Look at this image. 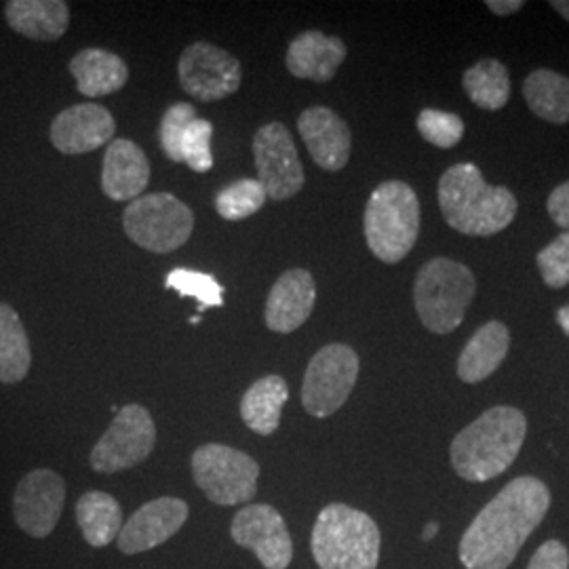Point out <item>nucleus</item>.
<instances>
[{
    "mask_svg": "<svg viewBox=\"0 0 569 569\" xmlns=\"http://www.w3.org/2000/svg\"><path fill=\"white\" fill-rule=\"evenodd\" d=\"M550 509V491L536 477L512 479L460 540V561L467 569H507Z\"/></svg>",
    "mask_w": 569,
    "mask_h": 569,
    "instance_id": "nucleus-1",
    "label": "nucleus"
},
{
    "mask_svg": "<svg viewBox=\"0 0 569 569\" xmlns=\"http://www.w3.org/2000/svg\"><path fill=\"white\" fill-rule=\"evenodd\" d=\"M528 435L526 413L517 407H491L462 428L449 448L451 467L470 483H486L509 470Z\"/></svg>",
    "mask_w": 569,
    "mask_h": 569,
    "instance_id": "nucleus-2",
    "label": "nucleus"
},
{
    "mask_svg": "<svg viewBox=\"0 0 569 569\" xmlns=\"http://www.w3.org/2000/svg\"><path fill=\"white\" fill-rule=\"evenodd\" d=\"M439 207L443 220L467 237H493L509 228L517 216V199L505 186L486 182L472 163L449 167L439 180Z\"/></svg>",
    "mask_w": 569,
    "mask_h": 569,
    "instance_id": "nucleus-3",
    "label": "nucleus"
},
{
    "mask_svg": "<svg viewBox=\"0 0 569 569\" xmlns=\"http://www.w3.org/2000/svg\"><path fill=\"white\" fill-rule=\"evenodd\" d=\"M310 549L321 569H378L382 533L363 510L333 502L319 512Z\"/></svg>",
    "mask_w": 569,
    "mask_h": 569,
    "instance_id": "nucleus-4",
    "label": "nucleus"
},
{
    "mask_svg": "<svg viewBox=\"0 0 569 569\" xmlns=\"http://www.w3.org/2000/svg\"><path fill=\"white\" fill-rule=\"evenodd\" d=\"M363 230L380 262H401L420 234V201L413 188L399 180L380 183L367 201Z\"/></svg>",
    "mask_w": 569,
    "mask_h": 569,
    "instance_id": "nucleus-5",
    "label": "nucleus"
},
{
    "mask_svg": "<svg viewBox=\"0 0 569 569\" xmlns=\"http://www.w3.org/2000/svg\"><path fill=\"white\" fill-rule=\"evenodd\" d=\"M475 293L477 279L468 266L435 258L416 277L413 306L428 331L446 336L462 326Z\"/></svg>",
    "mask_w": 569,
    "mask_h": 569,
    "instance_id": "nucleus-6",
    "label": "nucleus"
},
{
    "mask_svg": "<svg viewBox=\"0 0 569 569\" xmlns=\"http://www.w3.org/2000/svg\"><path fill=\"white\" fill-rule=\"evenodd\" d=\"M192 477L207 500L218 507H237L256 498L260 465L241 449L207 443L192 453Z\"/></svg>",
    "mask_w": 569,
    "mask_h": 569,
    "instance_id": "nucleus-7",
    "label": "nucleus"
},
{
    "mask_svg": "<svg viewBox=\"0 0 569 569\" xmlns=\"http://www.w3.org/2000/svg\"><path fill=\"white\" fill-rule=\"evenodd\" d=\"M127 237L146 251L171 253L192 234L194 213L169 192L143 194L122 211Z\"/></svg>",
    "mask_w": 569,
    "mask_h": 569,
    "instance_id": "nucleus-8",
    "label": "nucleus"
},
{
    "mask_svg": "<svg viewBox=\"0 0 569 569\" xmlns=\"http://www.w3.org/2000/svg\"><path fill=\"white\" fill-rule=\"evenodd\" d=\"M359 355L346 345L323 346L306 367L302 406L315 418H329L345 406L359 380Z\"/></svg>",
    "mask_w": 569,
    "mask_h": 569,
    "instance_id": "nucleus-9",
    "label": "nucleus"
},
{
    "mask_svg": "<svg viewBox=\"0 0 569 569\" xmlns=\"http://www.w3.org/2000/svg\"><path fill=\"white\" fill-rule=\"evenodd\" d=\"M157 446V425L146 407H122L102 439L91 449L89 462L96 472L114 475L142 465Z\"/></svg>",
    "mask_w": 569,
    "mask_h": 569,
    "instance_id": "nucleus-10",
    "label": "nucleus"
},
{
    "mask_svg": "<svg viewBox=\"0 0 569 569\" xmlns=\"http://www.w3.org/2000/svg\"><path fill=\"white\" fill-rule=\"evenodd\" d=\"M180 84L199 102H218L241 87V63L211 42H192L178 63Z\"/></svg>",
    "mask_w": 569,
    "mask_h": 569,
    "instance_id": "nucleus-11",
    "label": "nucleus"
},
{
    "mask_svg": "<svg viewBox=\"0 0 569 569\" xmlns=\"http://www.w3.org/2000/svg\"><path fill=\"white\" fill-rule=\"evenodd\" d=\"M253 157L266 197L287 201L305 188V167L283 122H268L256 133Z\"/></svg>",
    "mask_w": 569,
    "mask_h": 569,
    "instance_id": "nucleus-12",
    "label": "nucleus"
},
{
    "mask_svg": "<svg viewBox=\"0 0 569 569\" xmlns=\"http://www.w3.org/2000/svg\"><path fill=\"white\" fill-rule=\"evenodd\" d=\"M230 536L251 550L266 569H287L293 559V540L283 515L270 505H247L232 519Z\"/></svg>",
    "mask_w": 569,
    "mask_h": 569,
    "instance_id": "nucleus-13",
    "label": "nucleus"
},
{
    "mask_svg": "<svg viewBox=\"0 0 569 569\" xmlns=\"http://www.w3.org/2000/svg\"><path fill=\"white\" fill-rule=\"evenodd\" d=\"M66 502V481L51 468H37L21 477L13 493L18 528L32 538H47L60 523Z\"/></svg>",
    "mask_w": 569,
    "mask_h": 569,
    "instance_id": "nucleus-14",
    "label": "nucleus"
},
{
    "mask_svg": "<svg viewBox=\"0 0 569 569\" xmlns=\"http://www.w3.org/2000/svg\"><path fill=\"white\" fill-rule=\"evenodd\" d=\"M190 517V507L173 496L146 502L122 523L117 545L122 555H140L171 540Z\"/></svg>",
    "mask_w": 569,
    "mask_h": 569,
    "instance_id": "nucleus-15",
    "label": "nucleus"
},
{
    "mask_svg": "<svg viewBox=\"0 0 569 569\" xmlns=\"http://www.w3.org/2000/svg\"><path fill=\"white\" fill-rule=\"evenodd\" d=\"M114 119L100 103H77L51 122L49 138L61 154H84L102 148L114 138Z\"/></svg>",
    "mask_w": 569,
    "mask_h": 569,
    "instance_id": "nucleus-16",
    "label": "nucleus"
},
{
    "mask_svg": "<svg viewBox=\"0 0 569 569\" xmlns=\"http://www.w3.org/2000/svg\"><path fill=\"white\" fill-rule=\"evenodd\" d=\"M317 302V284L305 268H291L272 284L266 300V326L274 333H291L305 326Z\"/></svg>",
    "mask_w": 569,
    "mask_h": 569,
    "instance_id": "nucleus-17",
    "label": "nucleus"
},
{
    "mask_svg": "<svg viewBox=\"0 0 569 569\" xmlns=\"http://www.w3.org/2000/svg\"><path fill=\"white\" fill-rule=\"evenodd\" d=\"M298 131L305 140L312 161L326 171L345 169L350 150L352 136L350 129L333 110L326 106L308 108L298 119Z\"/></svg>",
    "mask_w": 569,
    "mask_h": 569,
    "instance_id": "nucleus-18",
    "label": "nucleus"
},
{
    "mask_svg": "<svg viewBox=\"0 0 569 569\" xmlns=\"http://www.w3.org/2000/svg\"><path fill=\"white\" fill-rule=\"evenodd\" d=\"M150 182V164L142 148L131 140H112L106 148L103 194L112 201H136Z\"/></svg>",
    "mask_w": 569,
    "mask_h": 569,
    "instance_id": "nucleus-19",
    "label": "nucleus"
},
{
    "mask_svg": "<svg viewBox=\"0 0 569 569\" xmlns=\"http://www.w3.org/2000/svg\"><path fill=\"white\" fill-rule=\"evenodd\" d=\"M348 56L340 37H327L319 30H308L296 37L287 49V70L296 79L329 82Z\"/></svg>",
    "mask_w": 569,
    "mask_h": 569,
    "instance_id": "nucleus-20",
    "label": "nucleus"
},
{
    "mask_svg": "<svg viewBox=\"0 0 569 569\" xmlns=\"http://www.w3.org/2000/svg\"><path fill=\"white\" fill-rule=\"evenodd\" d=\"M4 20L30 41H60L70 26V7L63 0H11L4 4Z\"/></svg>",
    "mask_w": 569,
    "mask_h": 569,
    "instance_id": "nucleus-21",
    "label": "nucleus"
},
{
    "mask_svg": "<svg viewBox=\"0 0 569 569\" xmlns=\"http://www.w3.org/2000/svg\"><path fill=\"white\" fill-rule=\"evenodd\" d=\"M510 348L509 327L489 321L475 331L458 357V378L467 385H479L505 363Z\"/></svg>",
    "mask_w": 569,
    "mask_h": 569,
    "instance_id": "nucleus-22",
    "label": "nucleus"
},
{
    "mask_svg": "<svg viewBox=\"0 0 569 569\" xmlns=\"http://www.w3.org/2000/svg\"><path fill=\"white\" fill-rule=\"evenodd\" d=\"M70 72L87 98H102L121 91L129 79L127 63L106 49H82L70 60Z\"/></svg>",
    "mask_w": 569,
    "mask_h": 569,
    "instance_id": "nucleus-23",
    "label": "nucleus"
},
{
    "mask_svg": "<svg viewBox=\"0 0 569 569\" xmlns=\"http://www.w3.org/2000/svg\"><path fill=\"white\" fill-rule=\"evenodd\" d=\"M289 399V387L281 376L256 380L241 399V418L253 432L270 437L281 427V413Z\"/></svg>",
    "mask_w": 569,
    "mask_h": 569,
    "instance_id": "nucleus-24",
    "label": "nucleus"
},
{
    "mask_svg": "<svg viewBox=\"0 0 569 569\" xmlns=\"http://www.w3.org/2000/svg\"><path fill=\"white\" fill-rule=\"evenodd\" d=\"M74 515L84 542L93 549L108 547L121 533V505L106 491H84L74 507Z\"/></svg>",
    "mask_w": 569,
    "mask_h": 569,
    "instance_id": "nucleus-25",
    "label": "nucleus"
},
{
    "mask_svg": "<svg viewBox=\"0 0 569 569\" xmlns=\"http://www.w3.org/2000/svg\"><path fill=\"white\" fill-rule=\"evenodd\" d=\"M32 350L16 308L0 302V385H20L30 373Z\"/></svg>",
    "mask_w": 569,
    "mask_h": 569,
    "instance_id": "nucleus-26",
    "label": "nucleus"
},
{
    "mask_svg": "<svg viewBox=\"0 0 569 569\" xmlns=\"http://www.w3.org/2000/svg\"><path fill=\"white\" fill-rule=\"evenodd\" d=\"M529 110L552 124L569 122V79L552 70H536L523 82Z\"/></svg>",
    "mask_w": 569,
    "mask_h": 569,
    "instance_id": "nucleus-27",
    "label": "nucleus"
},
{
    "mask_svg": "<svg viewBox=\"0 0 569 569\" xmlns=\"http://www.w3.org/2000/svg\"><path fill=\"white\" fill-rule=\"evenodd\" d=\"M462 87L467 91L468 100L481 110L496 112L502 110L510 98L509 68L498 60H481L470 66L465 77Z\"/></svg>",
    "mask_w": 569,
    "mask_h": 569,
    "instance_id": "nucleus-28",
    "label": "nucleus"
},
{
    "mask_svg": "<svg viewBox=\"0 0 569 569\" xmlns=\"http://www.w3.org/2000/svg\"><path fill=\"white\" fill-rule=\"evenodd\" d=\"M266 190L258 180H239L228 183L216 197V209L228 222H241L258 213L266 203Z\"/></svg>",
    "mask_w": 569,
    "mask_h": 569,
    "instance_id": "nucleus-29",
    "label": "nucleus"
},
{
    "mask_svg": "<svg viewBox=\"0 0 569 569\" xmlns=\"http://www.w3.org/2000/svg\"><path fill=\"white\" fill-rule=\"evenodd\" d=\"M167 289H176L182 298H194L199 302V312L204 308L224 305V287L218 283L211 274H204L199 270L176 268L164 279Z\"/></svg>",
    "mask_w": 569,
    "mask_h": 569,
    "instance_id": "nucleus-30",
    "label": "nucleus"
},
{
    "mask_svg": "<svg viewBox=\"0 0 569 569\" xmlns=\"http://www.w3.org/2000/svg\"><path fill=\"white\" fill-rule=\"evenodd\" d=\"M416 124H418L420 136L428 143L443 148V150L458 146L465 138V121L458 114L446 112V110L427 108L418 114Z\"/></svg>",
    "mask_w": 569,
    "mask_h": 569,
    "instance_id": "nucleus-31",
    "label": "nucleus"
},
{
    "mask_svg": "<svg viewBox=\"0 0 569 569\" xmlns=\"http://www.w3.org/2000/svg\"><path fill=\"white\" fill-rule=\"evenodd\" d=\"M194 119H199V117H197V110H194L192 103H173L164 112L161 129H159V138H161V148H163L169 161L182 163L183 136H186V129L190 127V122Z\"/></svg>",
    "mask_w": 569,
    "mask_h": 569,
    "instance_id": "nucleus-32",
    "label": "nucleus"
},
{
    "mask_svg": "<svg viewBox=\"0 0 569 569\" xmlns=\"http://www.w3.org/2000/svg\"><path fill=\"white\" fill-rule=\"evenodd\" d=\"M213 124L204 119H194L186 129L182 142V163L188 164L197 173H207L213 167L211 152Z\"/></svg>",
    "mask_w": 569,
    "mask_h": 569,
    "instance_id": "nucleus-33",
    "label": "nucleus"
},
{
    "mask_svg": "<svg viewBox=\"0 0 569 569\" xmlns=\"http://www.w3.org/2000/svg\"><path fill=\"white\" fill-rule=\"evenodd\" d=\"M536 264L550 289H563L569 284V230L561 232L536 256Z\"/></svg>",
    "mask_w": 569,
    "mask_h": 569,
    "instance_id": "nucleus-34",
    "label": "nucleus"
},
{
    "mask_svg": "<svg viewBox=\"0 0 569 569\" xmlns=\"http://www.w3.org/2000/svg\"><path fill=\"white\" fill-rule=\"evenodd\" d=\"M528 569H569V550L559 540H549L533 552Z\"/></svg>",
    "mask_w": 569,
    "mask_h": 569,
    "instance_id": "nucleus-35",
    "label": "nucleus"
},
{
    "mask_svg": "<svg viewBox=\"0 0 569 569\" xmlns=\"http://www.w3.org/2000/svg\"><path fill=\"white\" fill-rule=\"evenodd\" d=\"M550 220L559 228L569 230V182L557 186L547 201Z\"/></svg>",
    "mask_w": 569,
    "mask_h": 569,
    "instance_id": "nucleus-36",
    "label": "nucleus"
},
{
    "mask_svg": "<svg viewBox=\"0 0 569 569\" xmlns=\"http://www.w3.org/2000/svg\"><path fill=\"white\" fill-rule=\"evenodd\" d=\"M486 4H488V9L491 13H496V16H500V18L515 16V13H519V11L526 7L523 0H488Z\"/></svg>",
    "mask_w": 569,
    "mask_h": 569,
    "instance_id": "nucleus-37",
    "label": "nucleus"
},
{
    "mask_svg": "<svg viewBox=\"0 0 569 569\" xmlns=\"http://www.w3.org/2000/svg\"><path fill=\"white\" fill-rule=\"evenodd\" d=\"M557 323L563 329V333L569 336V305L559 308V312H557Z\"/></svg>",
    "mask_w": 569,
    "mask_h": 569,
    "instance_id": "nucleus-38",
    "label": "nucleus"
},
{
    "mask_svg": "<svg viewBox=\"0 0 569 569\" xmlns=\"http://www.w3.org/2000/svg\"><path fill=\"white\" fill-rule=\"evenodd\" d=\"M550 7H552L563 20L569 21V0H552Z\"/></svg>",
    "mask_w": 569,
    "mask_h": 569,
    "instance_id": "nucleus-39",
    "label": "nucleus"
},
{
    "mask_svg": "<svg viewBox=\"0 0 569 569\" xmlns=\"http://www.w3.org/2000/svg\"><path fill=\"white\" fill-rule=\"evenodd\" d=\"M437 531H439V523H428L427 528H425V533H422V540H432L435 536H437Z\"/></svg>",
    "mask_w": 569,
    "mask_h": 569,
    "instance_id": "nucleus-40",
    "label": "nucleus"
},
{
    "mask_svg": "<svg viewBox=\"0 0 569 569\" xmlns=\"http://www.w3.org/2000/svg\"><path fill=\"white\" fill-rule=\"evenodd\" d=\"M190 323H192V326H197V323H201V315H197V317H192V319H190Z\"/></svg>",
    "mask_w": 569,
    "mask_h": 569,
    "instance_id": "nucleus-41",
    "label": "nucleus"
}]
</instances>
